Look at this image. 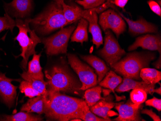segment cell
Instances as JSON below:
<instances>
[{
    "label": "cell",
    "mask_w": 161,
    "mask_h": 121,
    "mask_svg": "<svg viewBox=\"0 0 161 121\" xmlns=\"http://www.w3.org/2000/svg\"><path fill=\"white\" fill-rule=\"evenodd\" d=\"M47 91L76 93L82 87V83L72 75L68 69L61 66L53 67L46 71Z\"/></svg>",
    "instance_id": "cell-4"
},
{
    "label": "cell",
    "mask_w": 161,
    "mask_h": 121,
    "mask_svg": "<svg viewBox=\"0 0 161 121\" xmlns=\"http://www.w3.org/2000/svg\"><path fill=\"white\" fill-rule=\"evenodd\" d=\"M13 81L20 80L10 79L6 77L5 74L0 73V97L9 108L13 106L17 96V87L12 84Z\"/></svg>",
    "instance_id": "cell-13"
},
{
    "label": "cell",
    "mask_w": 161,
    "mask_h": 121,
    "mask_svg": "<svg viewBox=\"0 0 161 121\" xmlns=\"http://www.w3.org/2000/svg\"><path fill=\"white\" fill-rule=\"evenodd\" d=\"M82 18L86 19L89 24V32L92 34V41L97 48L103 43L101 29L98 24V16L95 9H83Z\"/></svg>",
    "instance_id": "cell-11"
},
{
    "label": "cell",
    "mask_w": 161,
    "mask_h": 121,
    "mask_svg": "<svg viewBox=\"0 0 161 121\" xmlns=\"http://www.w3.org/2000/svg\"><path fill=\"white\" fill-rule=\"evenodd\" d=\"M140 77L147 84L155 85L161 80V73L154 69L144 68L141 70Z\"/></svg>",
    "instance_id": "cell-24"
},
{
    "label": "cell",
    "mask_w": 161,
    "mask_h": 121,
    "mask_svg": "<svg viewBox=\"0 0 161 121\" xmlns=\"http://www.w3.org/2000/svg\"><path fill=\"white\" fill-rule=\"evenodd\" d=\"M19 89L22 93H24L25 96L31 98L41 95L39 92L32 87L30 83L26 80L21 81L20 84Z\"/></svg>",
    "instance_id": "cell-31"
},
{
    "label": "cell",
    "mask_w": 161,
    "mask_h": 121,
    "mask_svg": "<svg viewBox=\"0 0 161 121\" xmlns=\"http://www.w3.org/2000/svg\"><path fill=\"white\" fill-rule=\"evenodd\" d=\"M20 76L24 80H26L30 83L32 87L36 91L39 92V93L41 95L45 96H47V83L46 81H42L34 79L33 78L31 77L30 76H29L27 74L26 71H24L22 74H20Z\"/></svg>",
    "instance_id": "cell-27"
},
{
    "label": "cell",
    "mask_w": 161,
    "mask_h": 121,
    "mask_svg": "<svg viewBox=\"0 0 161 121\" xmlns=\"http://www.w3.org/2000/svg\"><path fill=\"white\" fill-rule=\"evenodd\" d=\"M76 3L83 6L85 10L98 8L106 2V0H75Z\"/></svg>",
    "instance_id": "cell-32"
},
{
    "label": "cell",
    "mask_w": 161,
    "mask_h": 121,
    "mask_svg": "<svg viewBox=\"0 0 161 121\" xmlns=\"http://www.w3.org/2000/svg\"><path fill=\"white\" fill-rule=\"evenodd\" d=\"M47 91L45 98V114L48 118L60 121L80 119L83 100L61 94L60 92Z\"/></svg>",
    "instance_id": "cell-1"
},
{
    "label": "cell",
    "mask_w": 161,
    "mask_h": 121,
    "mask_svg": "<svg viewBox=\"0 0 161 121\" xmlns=\"http://www.w3.org/2000/svg\"><path fill=\"white\" fill-rule=\"evenodd\" d=\"M15 26H16V21L7 13L5 12L4 17H0V33L6 30H10L13 32Z\"/></svg>",
    "instance_id": "cell-30"
},
{
    "label": "cell",
    "mask_w": 161,
    "mask_h": 121,
    "mask_svg": "<svg viewBox=\"0 0 161 121\" xmlns=\"http://www.w3.org/2000/svg\"><path fill=\"white\" fill-rule=\"evenodd\" d=\"M98 23L104 31L111 30L117 38H119L126 30V24L124 19L119 14L112 9L101 13L99 17Z\"/></svg>",
    "instance_id": "cell-9"
},
{
    "label": "cell",
    "mask_w": 161,
    "mask_h": 121,
    "mask_svg": "<svg viewBox=\"0 0 161 121\" xmlns=\"http://www.w3.org/2000/svg\"><path fill=\"white\" fill-rule=\"evenodd\" d=\"M148 94L141 89H133L130 93V100L135 104L141 106L146 101Z\"/></svg>",
    "instance_id": "cell-28"
},
{
    "label": "cell",
    "mask_w": 161,
    "mask_h": 121,
    "mask_svg": "<svg viewBox=\"0 0 161 121\" xmlns=\"http://www.w3.org/2000/svg\"><path fill=\"white\" fill-rule=\"evenodd\" d=\"M41 56V54L33 55L32 59L28 63V70L26 73L34 79L43 81L44 77L40 62Z\"/></svg>",
    "instance_id": "cell-22"
},
{
    "label": "cell",
    "mask_w": 161,
    "mask_h": 121,
    "mask_svg": "<svg viewBox=\"0 0 161 121\" xmlns=\"http://www.w3.org/2000/svg\"><path fill=\"white\" fill-rule=\"evenodd\" d=\"M64 17L69 24H71L82 18L83 9L75 3L67 4L65 0H61Z\"/></svg>",
    "instance_id": "cell-19"
},
{
    "label": "cell",
    "mask_w": 161,
    "mask_h": 121,
    "mask_svg": "<svg viewBox=\"0 0 161 121\" xmlns=\"http://www.w3.org/2000/svg\"><path fill=\"white\" fill-rule=\"evenodd\" d=\"M101 91L102 88L100 86H95L86 90L84 97L88 106L90 107L102 99Z\"/></svg>",
    "instance_id": "cell-26"
},
{
    "label": "cell",
    "mask_w": 161,
    "mask_h": 121,
    "mask_svg": "<svg viewBox=\"0 0 161 121\" xmlns=\"http://www.w3.org/2000/svg\"><path fill=\"white\" fill-rule=\"evenodd\" d=\"M142 113L145 114L149 115L150 117L153 119L154 121H161V119L160 117L156 114V113L153 112V110H147V109H144L142 111Z\"/></svg>",
    "instance_id": "cell-35"
},
{
    "label": "cell",
    "mask_w": 161,
    "mask_h": 121,
    "mask_svg": "<svg viewBox=\"0 0 161 121\" xmlns=\"http://www.w3.org/2000/svg\"><path fill=\"white\" fill-rule=\"evenodd\" d=\"M69 63L72 69L75 70L82 83L80 90L85 91L88 88L97 85V76L94 70L87 65L83 63L74 54L68 55Z\"/></svg>",
    "instance_id": "cell-7"
},
{
    "label": "cell",
    "mask_w": 161,
    "mask_h": 121,
    "mask_svg": "<svg viewBox=\"0 0 161 121\" xmlns=\"http://www.w3.org/2000/svg\"><path fill=\"white\" fill-rule=\"evenodd\" d=\"M138 47H142L144 49L149 50L150 51H157L161 55V36L147 34L138 37L133 44L129 46L128 50L133 51Z\"/></svg>",
    "instance_id": "cell-15"
},
{
    "label": "cell",
    "mask_w": 161,
    "mask_h": 121,
    "mask_svg": "<svg viewBox=\"0 0 161 121\" xmlns=\"http://www.w3.org/2000/svg\"><path fill=\"white\" fill-rule=\"evenodd\" d=\"M75 29V25L62 28L59 31L48 37L41 38L46 53L49 56L65 54L67 52L69 41Z\"/></svg>",
    "instance_id": "cell-6"
},
{
    "label": "cell",
    "mask_w": 161,
    "mask_h": 121,
    "mask_svg": "<svg viewBox=\"0 0 161 121\" xmlns=\"http://www.w3.org/2000/svg\"><path fill=\"white\" fill-rule=\"evenodd\" d=\"M113 0H106V2L105 3V4L107 6L108 8H112L114 9H116V8L115 6L113 3Z\"/></svg>",
    "instance_id": "cell-37"
},
{
    "label": "cell",
    "mask_w": 161,
    "mask_h": 121,
    "mask_svg": "<svg viewBox=\"0 0 161 121\" xmlns=\"http://www.w3.org/2000/svg\"><path fill=\"white\" fill-rule=\"evenodd\" d=\"M123 79L121 77L116 74L114 71L108 72L103 80L99 82L100 86L108 88L114 93V90L122 83Z\"/></svg>",
    "instance_id": "cell-23"
},
{
    "label": "cell",
    "mask_w": 161,
    "mask_h": 121,
    "mask_svg": "<svg viewBox=\"0 0 161 121\" xmlns=\"http://www.w3.org/2000/svg\"><path fill=\"white\" fill-rule=\"evenodd\" d=\"M156 58L155 53L133 52L111 66L118 74L133 80H139L141 70L149 66L150 62Z\"/></svg>",
    "instance_id": "cell-3"
},
{
    "label": "cell",
    "mask_w": 161,
    "mask_h": 121,
    "mask_svg": "<svg viewBox=\"0 0 161 121\" xmlns=\"http://www.w3.org/2000/svg\"><path fill=\"white\" fill-rule=\"evenodd\" d=\"M128 1L129 0H113V3L114 5L124 10L125 7L127 4Z\"/></svg>",
    "instance_id": "cell-36"
},
{
    "label": "cell",
    "mask_w": 161,
    "mask_h": 121,
    "mask_svg": "<svg viewBox=\"0 0 161 121\" xmlns=\"http://www.w3.org/2000/svg\"><path fill=\"white\" fill-rule=\"evenodd\" d=\"M42 119L40 116L32 115L23 111L13 115H3L0 117V121H40Z\"/></svg>",
    "instance_id": "cell-25"
},
{
    "label": "cell",
    "mask_w": 161,
    "mask_h": 121,
    "mask_svg": "<svg viewBox=\"0 0 161 121\" xmlns=\"http://www.w3.org/2000/svg\"><path fill=\"white\" fill-rule=\"evenodd\" d=\"M115 109L119 116L114 119L117 121H140L142 120L140 114L141 106H137L129 100L125 103L116 104Z\"/></svg>",
    "instance_id": "cell-14"
},
{
    "label": "cell",
    "mask_w": 161,
    "mask_h": 121,
    "mask_svg": "<svg viewBox=\"0 0 161 121\" xmlns=\"http://www.w3.org/2000/svg\"><path fill=\"white\" fill-rule=\"evenodd\" d=\"M88 22L86 19L82 18L80 19L76 29L74 30L71 37L72 42H80L83 44L85 41H87V28Z\"/></svg>",
    "instance_id": "cell-21"
},
{
    "label": "cell",
    "mask_w": 161,
    "mask_h": 121,
    "mask_svg": "<svg viewBox=\"0 0 161 121\" xmlns=\"http://www.w3.org/2000/svg\"><path fill=\"white\" fill-rule=\"evenodd\" d=\"M153 65L155 66L157 68H161V55H160L159 59L155 63L153 64Z\"/></svg>",
    "instance_id": "cell-38"
},
{
    "label": "cell",
    "mask_w": 161,
    "mask_h": 121,
    "mask_svg": "<svg viewBox=\"0 0 161 121\" xmlns=\"http://www.w3.org/2000/svg\"><path fill=\"white\" fill-rule=\"evenodd\" d=\"M116 10L124 20L127 22L129 27L128 31L132 36H137L144 33H156L158 31V28L156 25L148 22L145 19L141 18L137 20L133 21L126 18L117 9Z\"/></svg>",
    "instance_id": "cell-12"
},
{
    "label": "cell",
    "mask_w": 161,
    "mask_h": 121,
    "mask_svg": "<svg viewBox=\"0 0 161 121\" xmlns=\"http://www.w3.org/2000/svg\"><path fill=\"white\" fill-rule=\"evenodd\" d=\"M161 86H160V87H159V88H157V89H154V91H153V92L154 93H156L157 94H158L160 95H161Z\"/></svg>",
    "instance_id": "cell-39"
},
{
    "label": "cell",
    "mask_w": 161,
    "mask_h": 121,
    "mask_svg": "<svg viewBox=\"0 0 161 121\" xmlns=\"http://www.w3.org/2000/svg\"><path fill=\"white\" fill-rule=\"evenodd\" d=\"M146 105L148 106L153 107L155 108L157 111L160 112L161 110V100L156 97H154L152 99L145 101Z\"/></svg>",
    "instance_id": "cell-33"
},
{
    "label": "cell",
    "mask_w": 161,
    "mask_h": 121,
    "mask_svg": "<svg viewBox=\"0 0 161 121\" xmlns=\"http://www.w3.org/2000/svg\"><path fill=\"white\" fill-rule=\"evenodd\" d=\"M116 104L105 101H99L97 103L90 107V110L97 116L106 119L108 121H112L109 118V112L113 109Z\"/></svg>",
    "instance_id": "cell-20"
},
{
    "label": "cell",
    "mask_w": 161,
    "mask_h": 121,
    "mask_svg": "<svg viewBox=\"0 0 161 121\" xmlns=\"http://www.w3.org/2000/svg\"><path fill=\"white\" fill-rule=\"evenodd\" d=\"M148 3L152 11L156 14V15H158L159 17H161V6L157 3V2L154 1L153 0H149Z\"/></svg>",
    "instance_id": "cell-34"
},
{
    "label": "cell",
    "mask_w": 161,
    "mask_h": 121,
    "mask_svg": "<svg viewBox=\"0 0 161 121\" xmlns=\"http://www.w3.org/2000/svg\"><path fill=\"white\" fill-rule=\"evenodd\" d=\"M16 23V26L19 28V32L14 40L19 42L21 50V53L17 58L22 57L21 66L26 70L29 58L36 54L35 48L38 44L41 42V39L35 31L31 29L29 19L24 20L17 19Z\"/></svg>",
    "instance_id": "cell-5"
},
{
    "label": "cell",
    "mask_w": 161,
    "mask_h": 121,
    "mask_svg": "<svg viewBox=\"0 0 161 121\" xmlns=\"http://www.w3.org/2000/svg\"><path fill=\"white\" fill-rule=\"evenodd\" d=\"M46 96L41 95L31 98L22 106L21 111L36 113L39 114L45 113Z\"/></svg>",
    "instance_id": "cell-18"
},
{
    "label": "cell",
    "mask_w": 161,
    "mask_h": 121,
    "mask_svg": "<svg viewBox=\"0 0 161 121\" xmlns=\"http://www.w3.org/2000/svg\"><path fill=\"white\" fill-rule=\"evenodd\" d=\"M30 25L37 34L45 36L68 25L64 17L61 0H52L41 13L29 19Z\"/></svg>",
    "instance_id": "cell-2"
},
{
    "label": "cell",
    "mask_w": 161,
    "mask_h": 121,
    "mask_svg": "<svg viewBox=\"0 0 161 121\" xmlns=\"http://www.w3.org/2000/svg\"><path fill=\"white\" fill-rule=\"evenodd\" d=\"M155 85H149L145 82H138L127 77H124L123 83L120 84L115 90L118 93H123L131 89H141L144 90L147 94L153 95L154 93Z\"/></svg>",
    "instance_id": "cell-16"
},
{
    "label": "cell",
    "mask_w": 161,
    "mask_h": 121,
    "mask_svg": "<svg viewBox=\"0 0 161 121\" xmlns=\"http://www.w3.org/2000/svg\"><path fill=\"white\" fill-rule=\"evenodd\" d=\"M105 32L104 45L103 47L98 51V54L111 66L119 61L126 53L121 47L118 41L110 30Z\"/></svg>",
    "instance_id": "cell-8"
},
{
    "label": "cell",
    "mask_w": 161,
    "mask_h": 121,
    "mask_svg": "<svg viewBox=\"0 0 161 121\" xmlns=\"http://www.w3.org/2000/svg\"><path fill=\"white\" fill-rule=\"evenodd\" d=\"M80 119L85 121H108L106 119L97 116L96 114L93 113L90 111L89 107L88 106L85 101L83 103L82 115Z\"/></svg>",
    "instance_id": "cell-29"
},
{
    "label": "cell",
    "mask_w": 161,
    "mask_h": 121,
    "mask_svg": "<svg viewBox=\"0 0 161 121\" xmlns=\"http://www.w3.org/2000/svg\"><path fill=\"white\" fill-rule=\"evenodd\" d=\"M5 12L17 19L29 17L33 9V0H13L10 3H4Z\"/></svg>",
    "instance_id": "cell-10"
},
{
    "label": "cell",
    "mask_w": 161,
    "mask_h": 121,
    "mask_svg": "<svg viewBox=\"0 0 161 121\" xmlns=\"http://www.w3.org/2000/svg\"><path fill=\"white\" fill-rule=\"evenodd\" d=\"M80 57L95 69L98 75L97 82H101L109 70L104 62L93 55L81 56Z\"/></svg>",
    "instance_id": "cell-17"
}]
</instances>
